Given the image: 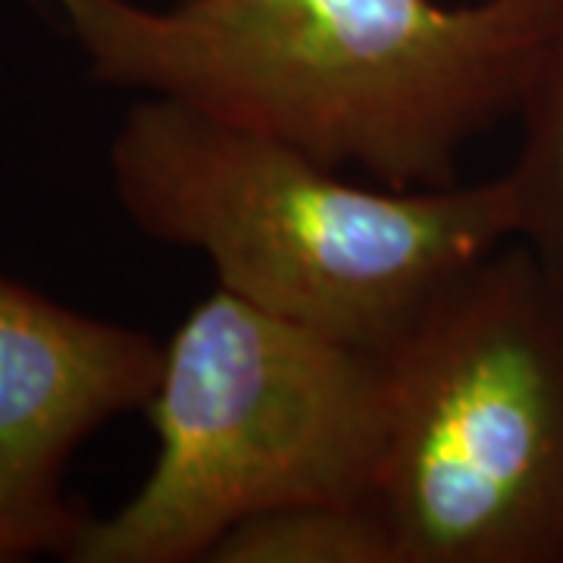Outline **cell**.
Segmentation results:
<instances>
[{
  "label": "cell",
  "mask_w": 563,
  "mask_h": 563,
  "mask_svg": "<svg viewBox=\"0 0 563 563\" xmlns=\"http://www.w3.org/2000/svg\"><path fill=\"white\" fill-rule=\"evenodd\" d=\"M110 88L357 169L388 188L461 181L517 117L558 0H32Z\"/></svg>",
  "instance_id": "obj_1"
},
{
  "label": "cell",
  "mask_w": 563,
  "mask_h": 563,
  "mask_svg": "<svg viewBox=\"0 0 563 563\" xmlns=\"http://www.w3.org/2000/svg\"><path fill=\"white\" fill-rule=\"evenodd\" d=\"M110 179L139 232L207 257L220 288L383 357L461 273L514 242L504 176L366 185L163 98L125 113Z\"/></svg>",
  "instance_id": "obj_2"
},
{
  "label": "cell",
  "mask_w": 563,
  "mask_h": 563,
  "mask_svg": "<svg viewBox=\"0 0 563 563\" xmlns=\"http://www.w3.org/2000/svg\"><path fill=\"white\" fill-rule=\"evenodd\" d=\"M139 492L88 520L66 561L201 563L288 504H373L388 420L385 357L213 288L163 344Z\"/></svg>",
  "instance_id": "obj_3"
},
{
  "label": "cell",
  "mask_w": 563,
  "mask_h": 563,
  "mask_svg": "<svg viewBox=\"0 0 563 563\" xmlns=\"http://www.w3.org/2000/svg\"><path fill=\"white\" fill-rule=\"evenodd\" d=\"M373 507L398 563H563V282L520 242L385 354Z\"/></svg>",
  "instance_id": "obj_4"
},
{
  "label": "cell",
  "mask_w": 563,
  "mask_h": 563,
  "mask_svg": "<svg viewBox=\"0 0 563 563\" xmlns=\"http://www.w3.org/2000/svg\"><path fill=\"white\" fill-rule=\"evenodd\" d=\"M163 344L0 276V561L60 554L91 520L66 498L79 444L144 410Z\"/></svg>",
  "instance_id": "obj_5"
},
{
  "label": "cell",
  "mask_w": 563,
  "mask_h": 563,
  "mask_svg": "<svg viewBox=\"0 0 563 563\" xmlns=\"http://www.w3.org/2000/svg\"><path fill=\"white\" fill-rule=\"evenodd\" d=\"M520 147L501 173L514 210V242L563 282V0L520 110Z\"/></svg>",
  "instance_id": "obj_6"
},
{
  "label": "cell",
  "mask_w": 563,
  "mask_h": 563,
  "mask_svg": "<svg viewBox=\"0 0 563 563\" xmlns=\"http://www.w3.org/2000/svg\"><path fill=\"white\" fill-rule=\"evenodd\" d=\"M207 563H398L373 504H288L225 532Z\"/></svg>",
  "instance_id": "obj_7"
},
{
  "label": "cell",
  "mask_w": 563,
  "mask_h": 563,
  "mask_svg": "<svg viewBox=\"0 0 563 563\" xmlns=\"http://www.w3.org/2000/svg\"><path fill=\"white\" fill-rule=\"evenodd\" d=\"M151 3H173V0H151Z\"/></svg>",
  "instance_id": "obj_8"
}]
</instances>
